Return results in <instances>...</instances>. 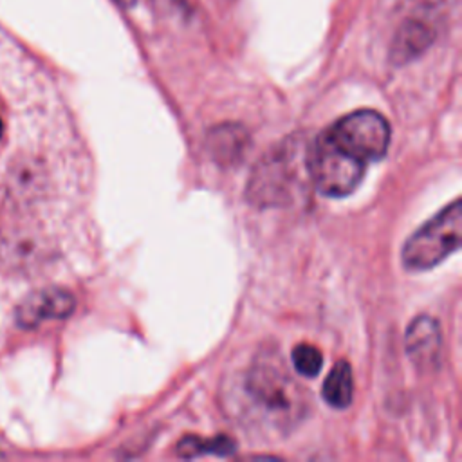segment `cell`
<instances>
[{
	"label": "cell",
	"mask_w": 462,
	"mask_h": 462,
	"mask_svg": "<svg viewBox=\"0 0 462 462\" xmlns=\"http://www.w3.org/2000/svg\"><path fill=\"white\" fill-rule=\"evenodd\" d=\"M325 132L341 150L365 164L386 155L392 135L384 116L370 108L356 110L339 117Z\"/></svg>",
	"instance_id": "cell-5"
},
{
	"label": "cell",
	"mask_w": 462,
	"mask_h": 462,
	"mask_svg": "<svg viewBox=\"0 0 462 462\" xmlns=\"http://www.w3.org/2000/svg\"><path fill=\"white\" fill-rule=\"evenodd\" d=\"M430 4L424 5L415 16L402 22L399 31L395 32L390 58L393 63L402 65L417 56H420L435 40V25H431V16H428Z\"/></svg>",
	"instance_id": "cell-8"
},
{
	"label": "cell",
	"mask_w": 462,
	"mask_h": 462,
	"mask_svg": "<svg viewBox=\"0 0 462 462\" xmlns=\"http://www.w3.org/2000/svg\"><path fill=\"white\" fill-rule=\"evenodd\" d=\"M296 144H280L273 148L253 170L247 182V199L258 208L289 204L298 180L300 168L305 166V157L298 161Z\"/></svg>",
	"instance_id": "cell-4"
},
{
	"label": "cell",
	"mask_w": 462,
	"mask_h": 462,
	"mask_svg": "<svg viewBox=\"0 0 462 462\" xmlns=\"http://www.w3.org/2000/svg\"><path fill=\"white\" fill-rule=\"evenodd\" d=\"M76 309L74 296L60 287H47L31 292L16 307V321L23 328H34L47 319H63Z\"/></svg>",
	"instance_id": "cell-6"
},
{
	"label": "cell",
	"mask_w": 462,
	"mask_h": 462,
	"mask_svg": "<svg viewBox=\"0 0 462 462\" xmlns=\"http://www.w3.org/2000/svg\"><path fill=\"white\" fill-rule=\"evenodd\" d=\"M208 148L215 161L222 164L238 162L249 148L247 132L235 123L215 126L208 135Z\"/></svg>",
	"instance_id": "cell-9"
},
{
	"label": "cell",
	"mask_w": 462,
	"mask_h": 462,
	"mask_svg": "<svg viewBox=\"0 0 462 462\" xmlns=\"http://www.w3.org/2000/svg\"><path fill=\"white\" fill-rule=\"evenodd\" d=\"M236 449V444L227 435H217L211 439H200L197 435H186L177 444V455L184 458H195L202 455L227 457Z\"/></svg>",
	"instance_id": "cell-11"
},
{
	"label": "cell",
	"mask_w": 462,
	"mask_h": 462,
	"mask_svg": "<svg viewBox=\"0 0 462 462\" xmlns=\"http://www.w3.org/2000/svg\"><path fill=\"white\" fill-rule=\"evenodd\" d=\"M404 348L419 370H431L439 363L442 334L439 321L431 316H417L406 328Z\"/></svg>",
	"instance_id": "cell-7"
},
{
	"label": "cell",
	"mask_w": 462,
	"mask_h": 462,
	"mask_svg": "<svg viewBox=\"0 0 462 462\" xmlns=\"http://www.w3.org/2000/svg\"><path fill=\"white\" fill-rule=\"evenodd\" d=\"M303 390L276 350L260 354L244 377L245 401L274 430H291L303 417L307 406Z\"/></svg>",
	"instance_id": "cell-1"
},
{
	"label": "cell",
	"mask_w": 462,
	"mask_h": 462,
	"mask_svg": "<svg viewBox=\"0 0 462 462\" xmlns=\"http://www.w3.org/2000/svg\"><path fill=\"white\" fill-rule=\"evenodd\" d=\"M462 204L453 200L422 224L402 245V265L410 271H428L460 247Z\"/></svg>",
	"instance_id": "cell-2"
},
{
	"label": "cell",
	"mask_w": 462,
	"mask_h": 462,
	"mask_svg": "<svg viewBox=\"0 0 462 462\" xmlns=\"http://www.w3.org/2000/svg\"><path fill=\"white\" fill-rule=\"evenodd\" d=\"M321 395L328 406L337 408V410H343L352 402L354 377H352V368H350L348 361L339 359L332 366L327 379L323 381Z\"/></svg>",
	"instance_id": "cell-10"
},
{
	"label": "cell",
	"mask_w": 462,
	"mask_h": 462,
	"mask_svg": "<svg viewBox=\"0 0 462 462\" xmlns=\"http://www.w3.org/2000/svg\"><path fill=\"white\" fill-rule=\"evenodd\" d=\"M366 164L341 150L321 132L305 150V170L314 188L325 197H346L363 179Z\"/></svg>",
	"instance_id": "cell-3"
},
{
	"label": "cell",
	"mask_w": 462,
	"mask_h": 462,
	"mask_svg": "<svg viewBox=\"0 0 462 462\" xmlns=\"http://www.w3.org/2000/svg\"><path fill=\"white\" fill-rule=\"evenodd\" d=\"M291 359H292L294 370L305 377L318 375L321 370V365H323V356H321L319 348L310 343L296 345L291 354Z\"/></svg>",
	"instance_id": "cell-12"
}]
</instances>
